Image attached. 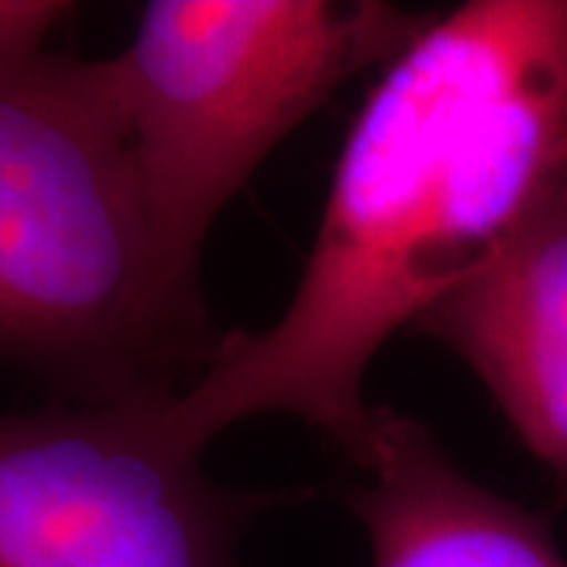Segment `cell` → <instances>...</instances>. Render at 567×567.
I'll list each match as a JSON object with an SVG mask.
<instances>
[{"mask_svg": "<svg viewBox=\"0 0 567 567\" xmlns=\"http://www.w3.org/2000/svg\"><path fill=\"white\" fill-rule=\"evenodd\" d=\"M567 193V0H470L382 66L347 130L290 303L162 398L193 451L293 416L360 464L379 350Z\"/></svg>", "mask_w": 567, "mask_h": 567, "instance_id": "1", "label": "cell"}, {"mask_svg": "<svg viewBox=\"0 0 567 567\" xmlns=\"http://www.w3.org/2000/svg\"><path fill=\"white\" fill-rule=\"evenodd\" d=\"M218 344L145 196L111 61L0 63V357L114 401L177 391Z\"/></svg>", "mask_w": 567, "mask_h": 567, "instance_id": "2", "label": "cell"}, {"mask_svg": "<svg viewBox=\"0 0 567 567\" xmlns=\"http://www.w3.org/2000/svg\"><path fill=\"white\" fill-rule=\"evenodd\" d=\"M429 20L379 0H152L107 58L145 196L199 275L212 224L334 89Z\"/></svg>", "mask_w": 567, "mask_h": 567, "instance_id": "3", "label": "cell"}, {"mask_svg": "<svg viewBox=\"0 0 567 567\" xmlns=\"http://www.w3.org/2000/svg\"><path fill=\"white\" fill-rule=\"evenodd\" d=\"M162 398L0 413V567H234L281 495L218 486Z\"/></svg>", "mask_w": 567, "mask_h": 567, "instance_id": "4", "label": "cell"}, {"mask_svg": "<svg viewBox=\"0 0 567 567\" xmlns=\"http://www.w3.org/2000/svg\"><path fill=\"white\" fill-rule=\"evenodd\" d=\"M410 331L483 382L567 495V193L511 230Z\"/></svg>", "mask_w": 567, "mask_h": 567, "instance_id": "5", "label": "cell"}, {"mask_svg": "<svg viewBox=\"0 0 567 567\" xmlns=\"http://www.w3.org/2000/svg\"><path fill=\"white\" fill-rule=\"evenodd\" d=\"M357 466L365 476L347 505L372 567H567L543 514L470 480L410 413L372 406Z\"/></svg>", "mask_w": 567, "mask_h": 567, "instance_id": "6", "label": "cell"}, {"mask_svg": "<svg viewBox=\"0 0 567 567\" xmlns=\"http://www.w3.org/2000/svg\"><path fill=\"white\" fill-rule=\"evenodd\" d=\"M70 13V3L51 0H0V63L44 54L48 35Z\"/></svg>", "mask_w": 567, "mask_h": 567, "instance_id": "7", "label": "cell"}]
</instances>
